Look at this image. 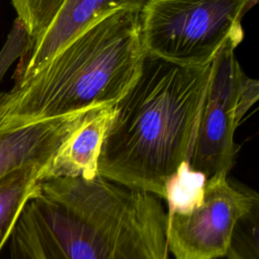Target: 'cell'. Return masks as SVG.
I'll use <instances>...</instances> for the list:
<instances>
[{
    "label": "cell",
    "instance_id": "cell-1",
    "mask_svg": "<svg viewBox=\"0 0 259 259\" xmlns=\"http://www.w3.org/2000/svg\"><path fill=\"white\" fill-rule=\"evenodd\" d=\"M9 240L11 259H170L161 199L99 174L40 180Z\"/></svg>",
    "mask_w": 259,
    "mask_h": 259
},
{
    "label": "cell",
    "instance_id": "cell-2",
    "mask_svg": "<svg viewBox=\"0 0 259 259\" xmlns=\"http://www.w3.org/2000/svg\"><path fill=\"white\" fill-rule=\"evenodd\" d=\"M210 65L181 67L147 57L141 76L113 105L98 174L166 199L190 157Z\"/></svg>",
    "mask_w": 259,
    "mask_h": 259
},
{
    "label": "cell",
    "instance_id": "cell-3",
    "mask_svg": "<svg viewBox=\"0 0 259 259\" xmlns=\"http://www.w3.org/2000/svg\"><path fill=\"white\" fill-rule=\"evenodd\" d=\"M146 59L140 11L110 13L0 93V133L115 104L141 76Z\"/></svg>",
    "mask_w": 259,
    "mask_h": 259
},
{
    "label": "cell",
    "instance_id": "cell-4",
    "mask_svg": "<svg viewBox=\"0 0 259 259\" xmlns=\"http://www.w3.org/2000/svg\"><path fill=\"white\" fill-rule=\"evenodd\" d=\"M258 0H149L140 12L147 57L181 67L212 62L232 38H244L242 19Z\"/></svg>",
    "mask_w": 259,
    "mask_h": 259
},
{
    "label": "cell",
    "instance_id": "cell-5",
    "mask_svg": "<svg viewBox=\"0 0 259 259\" xmlns=\"http://www.w3.org/2000/svg\"><path fill=\"white\" fill-rule=\"evenodd\" d=\"M242 39H229L210 65V74L188 160L190 170L205 179L229 174L237 148L235 132L258 100L259 84L242 70L235 54Z\"/></svg>",
    "mask_w": 259,
    "mask_h": 259
},
{
    "label": "cell",
    "instance_id": "cell-6",
    "mask_svg": "<svg viewBox=\"0 0 259 259\" xmlns=\"http://www.w3.org/2000/svg\"><path fill=\"white\" fill-rule=\"evenodd\" d=\"M259 202L220 173L205 179L200 198L186 210L167 211V242L175 259L225 257L238 220Z\"/></svg>",
    "mask_w": 259,
    "mask_h": 259
},
{
    "label": "cell",
    "instance_id": "cell-7",
    "mask_svg": "<svg viewBox=\"0 0 259 259\" xmlns=\"http://www.w3.org/2000/svg\"><path fill=\"white\" fill-rule=\"evenodd\" d=\"M98 108L32 121L1 132L0 178L21 167L50 165L66 142Z\"/></svg>",
    "mask_w": 259,
    "mask_h": 259
},
{
    "label": "cell",
    "instance_id": "cell-8",
    "mask_svg": "<svg viewBox=\"0 0 259 259\" xmlns=\"http://www.w3.org/2000/svg\"><path fill=\"white\" fill-rule=\"evenodd\" d=\"M149 0H64L54 18L32 44L17 79L28 77L85 29L117 10L140 11Z\"/></svg>",
    "mask_w": 259,
    "mask_h": 259
},
{
    "label": "cell",
    "instance_id": "cell-9",
    "mask_svg": "<svg viewBox=\"0 0 259 259\" xmlns=\"http://www.w3.org/2000/svg\"><path fill=\"white\" fill-rule=\"evenodd\" d=\"M113 105L96 109L75 132L48 166L44 179L50 177L92 179L98 174V158L105 131L113 114Z\"/></svg>",
    "mask_w": 259,
    "mask_h": 259
},
{
    "label": "cell",
    "instance_id": "cell-10",
    "mask_svg": "<svg viewBox=\"0 0 259 259\" xmlns=\"http://www.w3.org/2000/svg\"><path fill=\"white\" fill-rule=\"evenodd\" d=\"M49 165H29L0 178V252L29 196L45 178Z\"/></svg>",
    "mask_w": 259,
    "mask_h": 259
},
{
    "label": "cell",
    "instance_id": "cell-11",
    "mask_svg": "<svg viewBox=\"0 0 259 259\" xmlns=\"http://www.w3.org/2000/svg\"><path fill=\"white\" fill-rule=\"evenodd\" d=\"M64 0H11L17 21L32 44L48 27Z\"/></svg>",
    "mask_w": 259,
    "mask_h": 259
},
{
    "label": "cell",
    "instance_id": "cell-12",
    "mask_svg": "<svg viewBox=\"0 0 259 259\" xmlns=\"http://www.w3.org/2000/svg\"><path fill=\"white\" fill-rule=\"evenodd\" d=\"M259 202L236 223L226 256L228 259H259Z\"/></svg>",
    "mask_w": 259,
    "mask_h": 259
}]
</instances>
